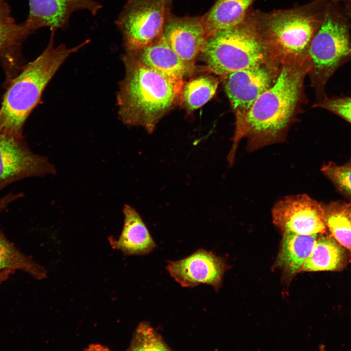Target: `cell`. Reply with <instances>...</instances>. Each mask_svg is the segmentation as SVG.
I'll use <instances>...</instances> for the list:
<instances>
[{"mask_svg": "<svg viewBox=\"0 0 351 351\" xmlns=\"http://www.w3.org/2000/svg\"><path fill=\"white\" fill-rule=\"evenodd\" d=\"M125 76L117 94L119 117L125 125L152 133L160 119L179 101L183 78L171 76L141 62L126 52Z\"/></svg>", "mask_w": 351, "mask_h": 351, "instance_id": "6da1fadb", "label": "cell"}, {"mask_svg": "<svg viewBox=\"0 0 351 351\" xmlns=\"http://www.w3.org/2000/svg\"><path fill=\"white\" fill-rule=\"evenodd\" d=\"M310 69L308 59L284 62L273 84L257 98L248 113L239 133L234 137L231 153H235L236 142L244 136L250 138L253 149L277 137L293 115L303 75Z\"/></svg>", "mask_w": 351, "mask_h": 351, "instance_id": "7a4b0ae2", "label": "cell"}, {"mask_svg": "<svg viewBox=\"0 0 351 351\" xmlns=\"http://www.w3.org/2000/svg\"><path fill=\"white\" fill-rule=\"evenodd\" d=\"M56 31H51L48 45L42 53L25 65L11 82L0 108V133L22 137L27 117L40 101L53 77L72 54L89 43L86 39L74 47L61 43L54 46Z\"/></svg>", "mask_w": 351, "mask_h": 351, "instance_id": "3957f363", "label": "cell"}, {"mask_svg": "<svg viewBox=\"0 0 351 351\" xmlns=\"http://www.w3.org/2000/svg\"><path fill=\"white\" fill-rule=\"evenodd\" d=\"M329 0L268 13L251 10L271 58L284 62L308 57V51L323 20Z\"/></svg>", "mask_w": 351, "mask_h": 351, "instance_id": "277c9868", "label": "cell"}, {"mask_svg": "<svg viewBox=\"0 0 351 351\" xmlns=\"http://www.w3.org/2000/svg\"><path fill=\"white\" fill-rule=\"evenodd\" d=\"M251 10L241 23L217 31L208 38L200 55L211 72L226 76L273 61L257 29Z\"/></svg>", "mask_w": 351, "mask_h": 351, "instance_id": "5b68a950", "label": "cell"}, {"mask_svg": "<svg viewBox=\"0 0 351 351\" xmlns=\"http://www.w3.org/2000/svg\"><path fill=\"white\" fill-rule=\"evenodd\" d=\"M346 16L335 2L329 1L308 49L312 83L320 101L326 97L327 82L340 66L351 60V38Z\"/></svg>", "mask_w": 351, "mask_h": 351, "instance_id": "8992f818", "label": "cell"}, {"mask_svg": "<svg viewBox=\"0 0 351 351\" xmlns=\"http://www.w3.org/2000/svg\"><path fill=\"white\" fill-rule=\"evenodd\" d=\"M173 0H127L116 21L126 52H136L163 33Z\"/></svg>", "mask_w": 351, "mask_h": 351, "instance_id": "52a82bcc", "label": "cell"}, {"mask_svg": "<svg viewBox=\"0 0 351 351\" xmlns=\"http://www.w3.org/2000/svg\"><path fill=\"white\" fill-rule=\"evenodd\" d=\"M56 172L46 157L30 150L23 137L0 133V192L19 180Z\"/></svg>", "mask_w": 351, "mask_h": 351, "instance_id": "ba28073f", "label": "cell"}, {"mask_svg": "<svg viewBox=\"0 0 351 351\" xmlns=\"http://www.w3.org/2000/svg\"><path fill=\"white\" fill-rule=\"evenodd\" d=\"M271 62L236 71L226 75L225 90L236 117L235 136L257 98L274 82Z\"/></svg>", "mask_w": 351, "mask_h": 351, "instance_id": "9c48e42d", "label": "cell"}, {"mask_svg": "<svg viewBox=\"0 0 351 351\" xmlns=\"http://www.w3.org/2000/svg\"><path fill=\"white\" fill-rule=\"evenodd\" d=\"M273 222L283 233L325 234V207L305 195L290 196L273 210Z\"/></svg>", "mask_w": 351, "mask_h": 351, "instance_id": "30bf717a", "label": "cell"}, {"mask_svg": "<svg viewBox=\"0 0 351 351\" xmlns=\"http://www.w3.org/2000/svg\"><path fill=\"white\" fill-rule=\"evenodd\" d=\"M29 5L28 17L23 23L28 35L42 27L56 32L65 29L73 12L86 10L95 16L102 8L93 0H29Z\"/></svg>", "mask_w": 351, "mask_h": 351, "instance_id": "8fae6325", "label": "cell"}, {"mask_svg": "<svg viewBox=\"0 0 351 351\" xmlns=\"http://www.w3.org/2000/svg\"><path fill=\"white\" fill-rule=\"evenodd\" d=\"M166 269L175 281L183 287L205 284L217 289L225 265L222 260L214 254L199 249L179 260L168 261Z\"/></svg>", "mask_w": 351, "mask_h": 351, "instance_id": "7c38bea8", "label": "cell"}, {"mask_svg": "<svg viewBox=\"0 0 351 351\" xmlns=\"http://www.w3.org/2000/svg\"><path fill=\"white\" fill-rule=\"evenodd\" d=\"M163 35L180 58L194 67L210 37L202 16L172 15L165 26Z\"/></svg>", "mask_w": 351, "mask_h": 351, "instance_id": "4fadbf2b", "label": "cell"}, {"mask_svg": "<svg viewBox=\"0 0 351 351\" xmlns=\"http://www.w3.org/2000/svg\"><path fill=\"white\" fill-rule=\"evenodd\" d=\"M123 213L122 232L117 239L109 238L111 246L128 255H144L151 253L156 245L141 216L127 204L125 205Z\"/></svg>", "mask_w": 351, "mask_h": 351, "instance_id": "5bb4252c", "label": "cell"}, {"mask_svg": "<svg viewBox=\"0 0 351 351\" xmlns=\"http://www.w3.org/2000/svg\"><path fill=\"white\" fill-rule=\"evenodd\" d=\"M133 54L147 66L169 76L183 78L195 69L181 59L167 41L163 34L152 43Z\"/></svg>", "mask_w": 351, "mask_h": 351, "instance_id": "9a60e30c", "label": "cell"}, {"mask_svg": "<svg viewBox=\"0 0 351 351\" xmlns=\"http://www.w3.org/2000/svg\"><path fill=\"white\" fill-rule=\"evenodd\" d=\"M256 0H215L202 16L210 36L214 33L242 22Z\"/></svg>", "mask_w": 351, "mask_h": 351, "instance_id": "2e32d148", "label": "cell"}, {"mask_svg": "<svg viewBox=\"0 0 351 351\" xmlns=\"http://www.w3.org/2000/svg\"><path fill=\"white\" fill-rule=\"evenodd\" d=\"M347 249L330 235L318 236L313 249L300 271L317 272L340 269L347 257Z\"/></svg>", "mask_w": 351, "mask_h": 351, "instance_id": "e0dca14e", "label": "cell"}, {"mask_svg": "<svg viewBox=\"0 0 351 351\" xmlns=\"http://www.w3.org/2000/svg\"><path fill=\"white\" fill-rule=\"evenodd\" d=\"M318 236V234L284 233L278 264L291 275L300 271L310 255Z\"/></svg>", "mask_w": 351, "mask_h": 351, "instance_id": "ac0fdd59", "label": "cell"}, {"mask_svg": "<svg viewBox=\"0 0 351 351\" xmlns=\"http://www.w3.org/2000/svg\"><path fill=\"white\" fill-rule=\"evenodd\" d=\"M327 228L351 257V202H333L325 207Z\"/></svg>", "mask_w": 351, "mask_h": 351, "instance_id": "d6986e66", "label": "cell"}, {"mask_svg": "<svg viewBox=\"0 0 351 351\" xmlns=\"http://www.w3.org/2000/svg\"><path fill=\"white\" fill-rule=\"evenodd\" d=\"M19 270L38 279L46 276V271L20 252L5 236L0 228V270Z\"/></svg>", "mask_w": 351, "mask_h": 351, "instance_id": "ffe728a7", "label": "cell"}, {"mask_svg": "<svg viewBox=\"0 0 351 351\" xmlns=\"http://www.w3.org/2000/svg\"><path fill=\"white\" fill-rule=\"evenodd\" d=\"M218 84V80L211 76H201L191 79L183 84L179 101L186 110L193 111L212 98Z\"/></svg>", "mask_w": 351, "mask_h": 351, "instance_id": "44dd1931", "label": "cell"}, {"mask_svg": "<svg viewBox=\"0 0 351 351\" xmlns=\"http://www.w3.org/2000/svg\"><path fill=\"white\" fill-rule=\"evenodd\" d=\"M129 350H171L169 346L147 322H141L136 329Z\"/></svg>", "mask_w": 351, "mask_h": 351, "instance_id": "7402d4cb", "label": "cell"}, {"mask_svg": "<svg viewBox=\"0 0 351 351\" xmlns=\"http://www.w3.org/2000/svg\"><path fill=\"white\" fill-rule=\"evenodd\" d=\"M322 171L341 191L351 196V163L337 165L330 162Z\"/></svg>", "mask_w": 351, "mask_h": 351, "instance_id": "603a6c76", "label": "cell"}, {"mask_svg": "<svg viewBox=\"0 0 351 351\" xmlns=\"http://www.w3.org/2000/svg\"><path fill=\"white\" fill-rule=\"evenodd\" d=\"M27 35L24 23L0 20V51L20 43Z\"/></svg>", "mask_w": 351, "mask_h": 351, "instance_id": "cb8c5ba5", "label": "cell"}, {"mask_svg": "<svg viewBox=\"0 0 351 351\" xmlns=\"http://www.w3.org/2000/svg\"><path fill=\"white\" fill-rule=\"evenodd\" d=\"M316 106L326 109L351 124V96L325 98Z\"/></svg>", "mask_w": 351, "mask_h": 351, "instance_id": "d4e9b609", "label": "cell"}, {"mask_svg": "<svg viewBox=\"0 0 351 351\" xmlns=\"http://www.w3.org/2000/svg\"><path fill=\"white\" fill-rule=\"evenodd\" d=\"M0 20L6 22H13L8 6L3 0H0Z\"/></svg>", "mask_w": 351, "mask_h": 351, "instance_id": "484cf974", "label": "cell"}, {"mask_svg": "<svg viewBox=\"0 0 351 351\" xmlns=\"http://www.w3.org/2000/svg\"><path fill=\"white\" fill-rule=\"evenodd\" d=\"M15 272L12 269H6L0 271V284L6 280L10 275Z\"/></svg>", "mask_w": 351, "mask_h": 351, "instance_id": "4316f807", "label": "cell"}, {"mask_svg": "<svg viewBox=\"0 0 351 351\" xmlns=\"http://www.w3.org/2000/svg\"><path fill=\"white\" fill-rule=\"evenodd\" d=\"M346 15L351 19V2L346 5Z\"/></svg>", "mask_w": 351, "mask_h": 351, "instance_id": "83f0119b", "label": "cell"}, {"mask_svg": "<svg viewBox=\"0 0 351 351\" xmlns=\"http://www.w3.org/2000/svg\"><path fill=\"white\" fill-rule=\"evenodd\" d=\"M328 0L334 2H336L339 0H348V1H349L350 2H351V0Z\"/></svg>", "mask_w": 351, "mask_h": 351, "instance_id": "f1b7e54d", "label": "cell"}]
</instances>
